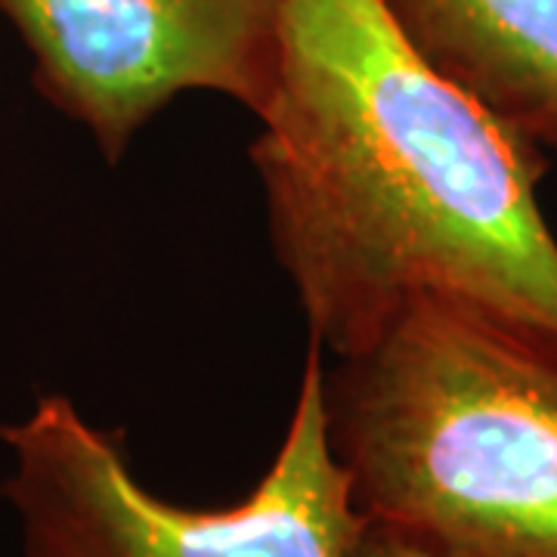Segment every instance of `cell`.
I'll list each match as a JSON object with an SVG mask.
<instances>
[{
    "instance_id": "obj_6",
    "label": "cell",
    "mask_w": 557,
    "mask_h": 557,
    "mask_svg": "<svg viewBox=\"0 0 557 557\" xmlns=\"http://www.w3.org/2000/svg\"><path fill=\"white\" fill-rule=\"evenodd\" d=\"M354 557H437V555H428V552H421L416 545H409V542H403V539L391 536V533H384L379 527H369L366 523V533L359 539L357 545V555Z\"/></svg>"
},
{
    "instance_id": "obj_3",
    "label": "cell",
    "mask_w": 557,
    "mask_h": 557,
    "mask_svg": "<svg viewBox=\"0 0 557 557\" xmlns=\"http://www.w3.org/2000/svg\"><path fill=\"white\" fill-rule=\"evenodd\" d=\"M310 338L285 437L255 490L226 508H183L134 474L119 434L65 397L3 424V496L25 557H354L366 518L325 431L322 354Z\"/></svg>"
},
{
    "instance_id": "obj_5",
    "label": "cell",
    "mask_w": 557,
    "mask_h": 557,
    "mask_svg": "<svg viewBox=\"0 0 557 557\" xmlns=\"http://www.w3.org/2000/svg\"><path fill=\"white\" fill-rule=\"evenodd\" d=\"M437 75L557 159V0H381Z\"/></svg>"
},
{
    "instance_id": "obj_2",
    "label": "cell",
    "mask_w": 557,
    "mask_h": 557,
    "mask_svg": "<svg viewBox=\"0 0 557 557\" xmlns=\"http://www.w3.org/2000/svg\"><path fill=\"white\" fill-rule=\"evenodd\" d=\"M332 453L369 527L437 557H557V354L416 298L322 375Z\"/></svg>"
},
{
    "instance_id": "obj_4",
    "label": "cell",
    "mask_w": 557,
    "mask_h": 557,
    "mask_svg": "<svg viewBox=\"0 0 557 557\" xmlns=\"http://www.w3.org/2000/svg\"><path fill=\"white\" fill-rule=\"evenodd\" d=\"M285 0H0L38 94L81 121L109 164L183 90L255 115L276 75Z\"/></svg>"
},
{
    "instance_id": "obj_1",
    "label": "cell",
    "mask_w": 557,
    "mask_h": 557,
    "mask_svg": "<svg viewBox=\"0 0 557 557\" xmlns=\"http://www.w3.org/2000/svg\"><path fill=\"white\" fill-rule=\"evenodd\" d=\"M251 143L270 239L310 338L357 354L416 298L557 354L548 156L437 75L381 0H285Z\"/></svg>"
}]
</instances>
